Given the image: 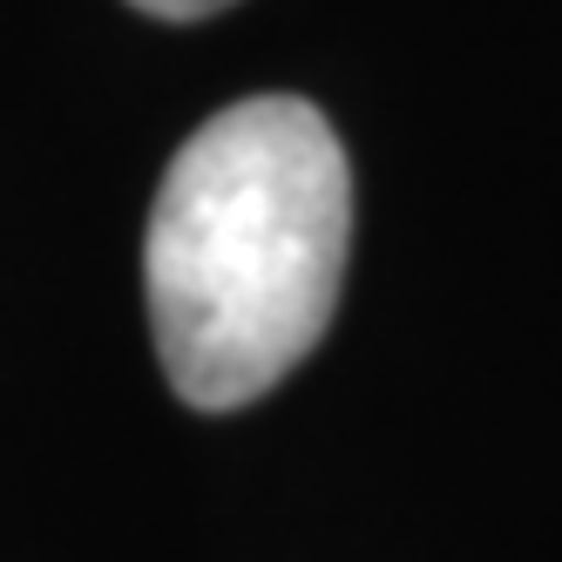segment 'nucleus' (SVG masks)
<instances>
[{
    "label": "nucleus",
    "instance_id": "nucleus-1",
    "mask_svg": "<svg viewBox=\"0 0 562 562\" xmlns=\"http://www.w3.org/2000/svg\"><path fill=\"white\" fill-rule=\"evenodd\" d=\"M352 251V170L299 95L217 109L156 190L143 285L156 359L183 407L231 414L271 393L333 326Z\"/></svg>",
    "mask_w": 562,
    "mask_h": 562
},
{
    "label": "nucleus",
    "instance_id": "nucleus-2",
    "mask_svg": "<svg viewBox=\"0 0 562 562\" xmlns=\"http://www.w3.org/2000/svg\"><path fill=\"white\" fill-rule=\"evenodd\" d=\"M130 8H143V14H156V21H204V14L231 8V0H130Z\"/></svg>",
    "mask_w": 562,
    "mask_h": 562
}]
</instances>
